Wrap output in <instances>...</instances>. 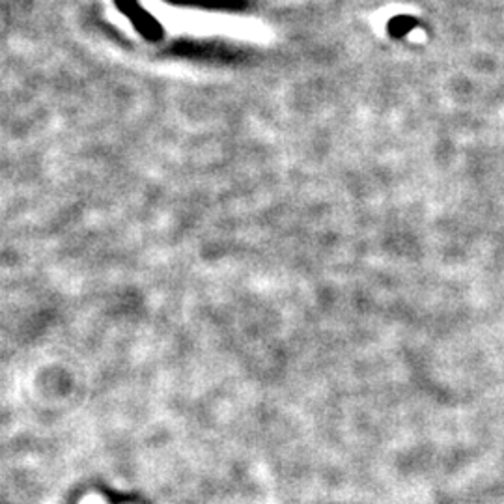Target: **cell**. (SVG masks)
Masks as SVG:
<instances>
[{
	"label": "cell",
	"instance_id": "obj_1",
	"mask_svg": "<svg viewBox=\"0 0 504 504\" xmlns=\"http://www.w3.org/2000/svg\"><path fill=\"white\" fill-rule=\"evenodd\" d=\"M115 2L120 8L122 13L129 17L131 23L135 25L136 30L141 32L146 40L157 42L163 36L161 23L157 21L150 11H146L136 0H115Z\"/></svg>",
	"mask_w": 504,
	"mask_h": 504
},
{
	"label": "cell",
	"instance_id": "obj_2",
	"mask_svg": "<svg viewBox=\"0 0 504 504\" xmlns=\"http://www.w3.org/2000/svg\"><path fill=\"white\" fill-rule=\"evenodd\" d=\"M174 4L200 6V8H215V10H232L241 6V0H168Z\"/></svg>",
	"mask_w": 504,
	"mask_h": 504
}]
</instances>
